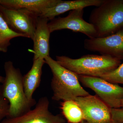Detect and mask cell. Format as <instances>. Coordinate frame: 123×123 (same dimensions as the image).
Returning a JSON list of instances; mask_svg holds the SVG:
<instances>
[{
	"instance_id": "d6986e66",
	"label": "cell",
	"mask_w": 123,
	"mask_h": 123,
	"mask_svg": "<svg viewBox=\"0 0 123 123\" xmlns=\"http://www.w3.org/2000/svg\"><path fill=\"white\" fill-rule=\"evenodd\" d=\"M111 112L112 121L117 123H123V107L111 108Z\"/></svg>"
},
{
	"instance_id": "8992f818",
	"label": "cell",
	"mask_w": 123,
	"mask_h": 123,
	"mask_svg": "<svg viewBox=\"0 0 123 123\" xmlns=\"http://www.w3.org/2000/svg\"><path fill=\"white\" fill-rule=\"evenodd\" d=\"M0 13L12 30L24 37L33 39L37 15L26 10L8 8L1 5Z\"/></svg>"
},
{
	"instance_id": "5bb4252c",
	"label": "cell",
	"mask_w": 123,
	"mask_h": 123,
	"mask_svg": "<svg viewBox=\"0 0 123 123\" xmlns=\"http://www.w3.org/2000/svg\"><path fill=\"white\" fill-rule=\"evenodd\" d=\"M45 63L44 59L39 58L33 61L31 68L23 77L24 92L27 98L34 99V92L39 86L41 80L42 68Z\"/></svg>"
},
{
	"instance_id": "8fae6325",
	"label": "cell",
	"mask_w": 123,
	"mask_h": 123,
	"mask_svg": "<svg viewBox=\"0 0 123 123\" xmlns=\"http://www.w3.org/2000/svg\"><path fill=\"white\" fill-rule=\"evenodd\" d=\"M49 21L46 18L38 17L36 28L32 39L34 42L33 61L39 58L44 59L49 56V40L51 33L48 26Z\"/></svg>"
},
{
	"instance_id": "3957f363",
	"label": "cell",
	"mask_w": 123,
	"mask_h": 123,
	"mask_svg": "<svg viewBox=\"0 0 123 123\" xmlns=\"http://www.w3.org/2000/svg\"><path fill=\"white\" fill-rule=\"evenodd\" d=\"M58 63L78 75L101 77L118 67L120 60L103 55H85L74 59L65 56H56Z\"/></svg>"
},
{
	"instance_id": "44dd1931",
	"label": "cell",
	"mask_w": 123,
	"mask_h": 123,
	"mask_svg": "<svg viewBox=\"0 0 123 123\" xmlns=\"http://www.w3.org/2000/svg\"><path fill=\"white\" fill-rule=\"evenodd\" d=\"M121 107H123V99L122 100L121 102Z\"/></svg>"
},
{
	"instance_id": "4fadbf2b",
	"label": "cell",
	"mask_w": 123,
	"mask_h": 123,
	"mask_svg": "<svg viewBox=\"0 0 123 123\" xmlns=\"http://www.w3.org/2000/svg\"><path fill=\"white\" fill-rule=\"evenodd\" d=\"M103 0H75L62 1L55 6L45 10L39 17L46 18L49 20L55 18L56 16L69 11L83 9L90 6L98 7Z\"/></svg>"
},
{
	"instance_id": "ba28073f",
	"label": "cell",
	"mask_w": 123,
	"mask_h": 123,
	"mask_svg": "<svg viewBox=\"0 0 123 123\" xmlns=\"http://www.w3.org/2000/svg\"><path fill=\"white\" fill-rule=\"evenodd\" d=\"M84 9H77L70 11L66 17L51 20L48 23L50 31L52 33L56 31L68 29L74 32L83 33L90 38L96 37L97 33L94 27L84 20Z\"/></svg>"
},
{
	"instance_id": "7402d4cb",
	"label": "cell",
	"mask_w": 123,
	"mask_h": 123,
	"mask_svg": "<svg viewBox=\"0 0 123 123\" xmlns=\"http://www.w3.org/2000/svg\"><path fill=\"white\" fill-rule=\"evenodd\" d=\"M116 123V122H115L113 121H111V122H109V123Z\"/></svg>"
},
{
	"instance_id": "ffe728a7",
	"label": "cell",
	"mask_w": 123,
	"mask_h": 123,
	"mask_svg": "<svg viewBox=\"0 0 123 123\" xmlns=\"http://www.w3.org/2000/svg\"><path fill=\"white\" fill-rule=\"evenodd\" d=\"M5 77L0 75V84H2L4 80Z\"/></svg>"
},
{
	"instance_id": "7a4b0ae2",
	"label": "cell",
	"mask_w": 123,
	"mask_h": 123,
	"mask_svg": "<svg viewBox=\"0 0 123 123\" xmlns=\"http://www.w3.org/2000/svg\"><path fill=\"white\" fill-rule=\"evenodd\" d=\"M44 60L53 75L51 82L53 100H74L78 97L90 95L80 84L78 75L61 66L50 56Z\"/></svg>"
},
{
	"instance_id": "e0dca14e",
	"label": "cell",
	"mask_w": 123,
	"mask_h": 123,
	"mask_svg": "<svg viewBox=\"0 0 123 123\" xmlns=\"http://www.w3.org/2000/svg\"><path fill=\"white\" fill-rule=\"evenodd\" d=\"M100 78L110 83L123 85V63L114 70Z\"/></svg>"
},
{
	"instance_id": "7c38bea8",
	"label": "cell",
	"mask_w": 123,
	"mask_h": 123,
	"mask_svg": "<svg viewBox=\"0 0 123 123\" xmlns=\"http://www.w3.org/2000/svg\"><path fill=\"white\" fill-rule=\"evenodd\" d=\"M61 0H0V5L8 8L26 10L39 17L46 9L55 6Z\"/></svg>"
},
{
	"instance_id": "9c48e42d",
	"label": "cell",
	"mask_w": 123,
	"mask_h": 123,
	"mask_svg": "<svg viewBox=\"0 0 123 123\" xmlns=\"http://www.w3.org/2000/svg\"><path fill=\"white\" fill-rule=\"evenodd\" d=\"M84 48L121 60L123 59V27L115 33L104 37L86 39Z\"/></svg>"
},
{
	"instance_id": "ac0fdd59",
	"label": "cell",
	"mask_w": 123,
	"mask_h": 123,
	"mask_svg": "<svg viewBox=\"0 0 123 123\" xmlns=\"http://www.w3.org/2000/svg\"><path fill=\"white\" fill-rule=\"evenodd\" d=\"M9 108V101L3 96L2 87L0 85V121L8 116Z\"/></svg>"
},
{
	"instance_id": "6da1fadb",
	"label": "cell",
	"mask_w": 123,
	"mask_h": 123,
	"mask_svg": "<svg viewBox=\"0 0 123 123\" xmlns=\"http://www.w3.org/2000/svg\"><path fill=\"white\" fill-rule=\"evenodd\" d=\"M4 68L6 76L1 87L3 96L9 103L7 117H17L31 110L37 102L34 98L30 100L26 95L23 82V76L20 69L16 68L11 61L5 62Z\"/></svg>"
},
{
	"instance_id": "277c9868",
	"label": "cell",
	"mask_w": 123,
	"mask_h": 123,
	"mask_svg": "<svg viewBox=\"0 0 123 123\" xmlns=\"http://www.w3.org/2000/svg\"><path fill=\"white\" fill-rule=\"evenodd\" d=\"M89 23L94 27L96 37H104L123 27V0H103L91 12Z\"/></svg>"
},
{
	"instance_id": "2e32d148",
	"label": "cell",
	"mask_w": 123,
	"mask_h": 123,
	"mask_svg": "<svg viewBox=\"0 0 123 123\" xmlns=\"http://www.w3.org/2000/svg\"><path fill=\"white\" fill-rule=\"evenodd\" d=\"M18 37H24L16 33L9 27L0 13V52L6 53L11 44V40Z\"/></svg>"
},
{
	"instance_id": "5b68a950",
	"label": "cell",
	"mask_w": 123,
	"mask_h": 123,
	"mask_svg": "<svg viewBox=\"0 0 123 123\" xmlns=\"http://www.w3.org/2000/svg\"><path fill=\"white\" fill-rule=\"evenodd\" d=\"M79 81L94 91L96 95L111 108H121L123 87L101 78L78 75Z\"/></svg>"
},
{
	"instance_id": "603a6c76",
	"label": "cell",
	"mask_w": 123,
	"mask_h": 123,
	"mask_svg": "<svg viewBox=\"0 0 123 123\" xmlns=\"http://www.w3.org/2000/svg\"><path fill=\"white\" fill-rule=\"evenodd\" d=\"M81 123H87V122H86L85 121V120H83V121H82V122H81Z\"/></svg>"
},
{
	"instance_id": "9a60e30c",
	"label": "cell",
	"mask_w": 123,
	"mask_h": 123,
	"mask_svg": "<svg viewBox=\"0 0 123 123\" xmlns=\"http://www.w3.org/2000/svg\"><path fill=\"white\" fill-rule=\"evenodd\" d=\"M62 115L69 123H79L84 120L81 108L74 100L63 101L61 105Z\"/></svg>"
},
{
	"instance_id": "52a82bcc",
	"label": "cell",
	"mask_w": 123,
	"mask_h": 123,
	"mask_svg": "<svg viewBox=\"0 0 123 123\" xmlns=\"http://www.w3.org/2000/svg\"><path fill=\"white\" fill-rule=\"evenodd\" d=\"M50 102L47 97L40 98L35 107L20 116L7 117L0 123H65L62 115H55L49 111Z\"/></svg>"
},
{
	"instance_id": "30bf717a",
	"label": "cell",
	"mask_w": 123,
	"mask_h": 123,
	"mask_svg": "<svg viewBox=\"0 0 123 123\" xmlns=\"http://www.w3.org/2000/svg\"><path fill=\"white\" fill-rule=\"evenodd\" d=\"M83 112L88 123H106L112 121L111 108L97 95H89L74 100Z\"/></svg>"
}]
</instances>
